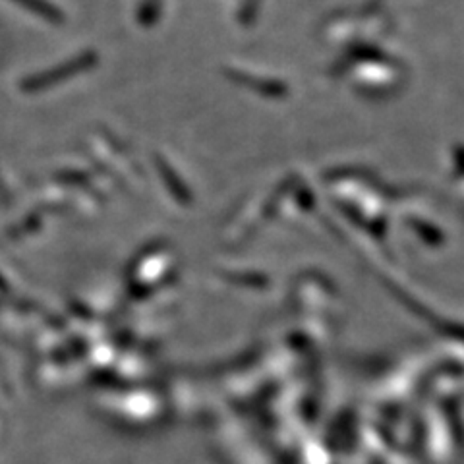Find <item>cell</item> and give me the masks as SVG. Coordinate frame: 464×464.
<instances>
[{
	"mask_svg": "<svg viewBox=\"0 0 464 464\" xmlns=\"http://www.w3.org/2000/svg\"><path fill=\"white\" fill-rule=\"evenodd\" d=\"M97 64V55L95 52H83L80 57H73L72 60H68L64 64H58L57 68H50V70H45V72L35 73V76H29L22 82V90L25 93H37V91L47 90V87H52L60 82H66L68 78H72L76 73H82L85 70H90L91 66Z\"/></svg>",
	"mask_w": 464,
	"mask_h": 464,
	"instance_id": "1",
	"label": "cell"
},
{
	"mask_svg": "<svg viewBox=\"0 0 464 464\" xmlns=\"http://www.w3.org/2000/svg\"><path fill=\"white\" fill-rule=\"evenodd\" d=\"M14 2L20 4L22 8L37 14L43 20H47L50 24H62L64 22V14L55 4H50L49 0H14Z\"/></svg>",
	"mask_w": 464,
	"mask_h": 464,
	"instance_id": "2",
	"label": "cell"
},
{
	"mask_svg": "<svg viewBox=\"0 0 464 464\" xmlns=\"http://www.w3.org/2000/svg\"><path fill=\"white\" fill-rule=\"evenodd\" d=\"M157 163H159V167H161V174H163V178L167 180V184H169V188L172 190V194L178 197V199H188V190L180 184V180L176 178V174L172 172L171 167H169V164H164L161 159H159Z\"/></svg>",
	"mask_w": 464,
	"mask_h": 464,
	"instance_id": "3",
	"label": "cell"
},
{
	"mask_svg": "<svg viewBox=\"0 0 464 464\" xmlns=\"http://www.w3.org/2000/svg\"><path fill=\"white\" fill-rule=\"evenodd\" d=\"M159 16V0H146L138 10V22L143 25H151Z\"/></svg>",
	"mask_w": 464,
	"mask_h": 464,
	"instance_id": "4",
	"label": "cell"
}]
</instances>
